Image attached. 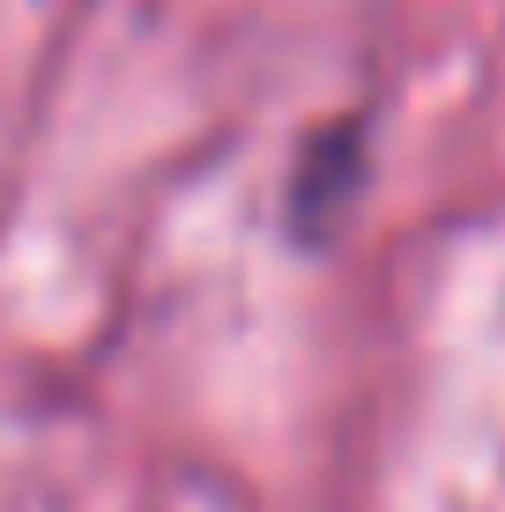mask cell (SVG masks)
Masks as SVG:
<instances>
[{
  "label": "cell",
  "instance_id": "obj_1",
  "mask_svg": "<svg viewBox=\"0 0 505 512\" xmlns=\"http://www.w3.org/2000/svg\"><path fill=\"white\" fill-rule=\"evenodd\" d=\"M350 179H357V149L350 141H312V149L298 156V186H290V216H298V231L312 238V223L320 216H335V201L350 193Z\"/></svg>",
  "mask_w": 505,
  "mask_h": 512
}]
</instances>
